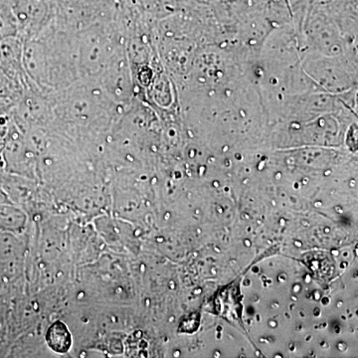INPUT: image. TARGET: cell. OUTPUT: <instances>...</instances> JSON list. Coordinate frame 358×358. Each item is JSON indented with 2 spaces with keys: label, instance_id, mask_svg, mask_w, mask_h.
I'll list each match as a JSON object with an SVG mask.
<instances>
[{
  "label": "cell",
  "instance_id": "1",
  "mask_svg": "<svg viewBox=\"0 0 358 358\" xmlns=\"http://www.w3.org/2000/svg\"><path fill=\"white\" fill-rule=\"evenodd\" d=\"M22 61L30 88L45 95L67 88L80 79L77 33L51 22L23 41Z\"/></svg>",
  "mask_w": 358,
  "mask_h": 358
},
{
  "label": "cell",
  "instance_id": "2",
  "mask_svg": "<svg viewBox=\"0 0 358 358\" xmlns=\"http://www.w3.org/2000/svg\"><path fill=\"white\" fill-rule=\"evenodd\" d=\"M77 43L80 78L96 79L124 48L122 28L115 14L77 32Z\"/></svg>",
  "mask_w": 358,
  "mask_h": 358
},
{
  "label": "cell",
  "instance_id": "3",
  "mask_svg": "<svg viewBox=\"0 0 358 358\" xmlns=\"http://www.w3.org/2000/svg\"><path fill=\"white\" fill-rule=\"evenodd\" d=\"M3 4L13 11L22 41L38 34L53 20V0H6Z\"/></svg>",
  "mask_w": 358,
  "mask_h": 358
},
{
  "label": "cell",
  "instance_id": "4",
  "mask_svg": "<svg viewBox=\"0 0 358 358\" xmlns=\"http://www.w3.org/2000/svg\"><path fill=\"white\" fill-rule=\"evenodd\" d=\"M129 66L127 62V54L124 48L117 52L107 67L96 78L108 96L122 106L129 95Z\"/></svg>",
  "mask_w": 358,
  "mask_h": 358
},
{
  "label": "cell",
  "instance_id": "5",
  "mask_svg": "<svg viewBox=\"0 0 358 358\" xmlns=\"http://www.w3.org/2000/svg\"><path fill=\"white\" fill-rule=\"evenodd\" d=\"M23 41L20 36L7 37L0 41V67L6 74L30 88L22 61Z\"/></svg>",
  "mask_w": 358,
  "mask_h": 358
},
{
  "label": "cell",
  "instance_id": "6",
  "mask_svg": "<svg viewBox=\"0 0 358 358\" xmlns=\"http://www.w3.org/2000/svg\"><path fill=\"white\" fill-rule=\"evenodd\" d=\"M47 343L55 352H67L71 345V336L67 327L61 322L54 324L47 334Z\"/></svg>",
  "mask_w": 358,
  "mask_h": 358
},
{
  "label": "cell",
  "instance_id": "7",
  "mask_svg": "<svg viewBox=\"0 0 358 358\" xmlns=\"http://www.w3.org/2000/svg\"><path fill=\"white\" fill-rule=\"evenodd\" d=\"M11 36H18L17 22L9 6L0 3V41Z\"/></svg>",
  "mask_w": 358,
  "mask_h": 358
}]
</instances>
